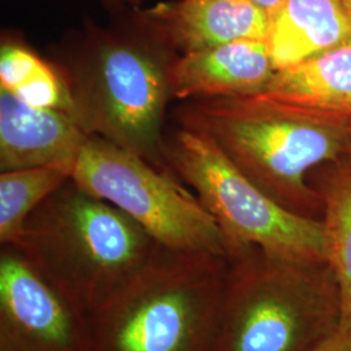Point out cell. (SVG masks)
Returning <instances> with one entry per match:
<instances>
[{"label":"cell","instance_id":"21","mask_svg":"<svg viewBox=\"0 0 351 351\" xmlns=\"http://www.w3.org/2000/svg\"><path fill=\"white\" fill-rule=\"evenodd\" d=\"M350 154H351V121H350Z\"/></svg>","mask_w":351,"mask_h":351},{"label":"cell","instance_id":"9","mask_svg":"<svg viewBox=\"0 0 351 351\" xmlns=\"http://www.w3.org/2000/svg\"><path fill=\"white\" fill-rule=\"evenodd\" d=\"M133 21L176 55L241 39H265L269 11L251 0H172L136 13Z\"/></svg>","mask_w":351,"mask_h":351},{"label":"cell","instance_id":"3","mask_svg":"<svg viewBox=\"0 0 351 351\" xmlns=\"http://www.w3.org/2000/svg\"><path fill=\"white\" fill-rule=\"evenodd\" d=\"M228 256L159 246L90 315V351H213Z\"/></svg>","mask_w":351,"mask_h":351},{"label":"cell","instance_id":"19","mask_svg":"<svg viewBox=\"0 0 351 351\" xmlns=\"http://www.w3.org/2000/svg\"><path fill=\"white\" fill-rule=\"evenodd\" d=\"M106 3H110V4H121V3H130L133 4L134 0H103Z\"/></svg>","mask_w":351,"mask_h":351},{"label":"cell","instance_id":"16","mask_svg":"<svg viewBox=\"0 0 351 351\" xmlns=\"http://www.w3.org/2000/svg\"><path fill=\"white\" fill-rule=\"evenodd\" d=\"M326 262L339 281L341 326L351 329V165L337 171L324 191Z\"/></svg>","mask_w":351,"mask_h":351},{"label":"cell","instance_id":"2","mask_svg":"<svg viewBox=\"0 0 351 351\" xmlns=\"http://www.w3.org/2000/svg\"><path fill=\"white\" fill-rule=\"evenodd\" d=\"M176 53L143 32L88 25L81 47L62 69L71 116L88 134L167 171L164 121L173 98L169 66Z\"/></svg>","mask_w":351,"mask_h":351},{"label":"cell","instance_id":"5","mask_svg":"<svg viewBox=\"0 0 351 351\" xmlns=\"http://www.w3.org/2000/svg\"><path fill=\"white\" fill-rule=\"evenodd\" d=\"M16 246L90 316L160 245L132 217L71 178L29 216Z\"/></svg>","mask_w":351,"mask_h":351},{"label":"cell","instance_id":"4","mask_svg":"<svg viewBox=\"0 0 351 351\" xmlns=\"http://www.w3.org/2000/svg\"><path fill=\"white\" fill-rule=\"evenodd\" d=\"M341 320V290L328 262L247 247L228 255L213 351H310Z\"/></svg>","mask_w":351,"mask_h":351},{"label":"cell","instance_id":"17","mask_svg":"<svg viewBox=\"0 0 351 351\" xmlns=\"http://www.w3.org/2000/svg\"><path fill=\"white\" fill-rule=\"evenodd\" d=\"M310 351H351V329L339 326Z\"/></svg>","mask_w":351,"mask_h":351},{"label":"cell","instance_id":"10","mask_svg":"<svg viewBox=\"0 0 351 351\" xmlns=\"http://www.w3.org/2000/svg\"><path fill=\"white\" fill-rule=\"evenodd\" d=\"M276 68L265 39H241L207 50L177 55L169 66L176 99L259 95Z\"/></svg>","mask_w":351,"mask_h":351},{"label":"cell","instance_id":"13","mask_svg":"<svg viewBox=\"0 0 351 351\" xmlns=\"http://www.w3.org/2000/svg\"><path fill=\"white\" fill-rule=\"evenodd\" d=\"M259 95L303 112L351 121V42L276 71Z\"/></svg>","mask_w":351,"mask_h":351},{"label":"cell","instance_id":"15","mask_svg":"<svg viewBox=\"0 0 351 351\" xmlns=\"http://www.w3.org/2000/svg\"><path fill=\"white\" fill-rule=\"evenodd\" d=\"M73 162L1 172L0 175V242L19 245L26 220L40 203L69 181Z\"/></svg>","mask_w":351,"mask_h":351},{"label":"cell","instance_id":"6","mask_svg":"<svg viewBox=\"0 0 351 351\" xmlns=\"http://www.w3.org/2000/svg\"><path fill=\"white\" fill-rule=\"evenodd\" d=\"M167 171L193 189L220 226L226 256L258 247L277 258L326 262L323 221L293 213L254 185L206 134L180 128L165 137Z\"/></svg>","mask_w":351,"mask_h":351},{"label":"cell","instance_id":"18","mask_svg":"<svg viewBox=\"0 0 351 351\" xmlns=\"http://www.w3.org/2000/svg\"><path fill=\"white\" fill-rule=\"evenodd\" d=\"M251 1L256 3L258 5L263 7V8L268 10V11H272L274 8H276L277 5H278L282 0H251Z\"/></svg>","mask_w":351,"mask_h":351},{"label":"cell","instance_id":"8","mask_svg":"<svg viewBox=\"0 0 351 351\" xmlns=\"http://www.w3.org/2000/svg\"><path fill=\"white\" fill-rule=\"evenodd\" d=\"M90 316L14 245L0 251V350L90 351Z\"/></svg>","mask_w":351,"mask_h":351},{"label":"cell","instance_id":"14","mask_svg":"<svg viewBox=\"0 0 351 351\" xmlns=\"http://www.w3.org/2000/svg\"><path fill=\"white\" fill-rule=\"evenodd\" d=\"M0 88L29 106L71 114L72 99L62 69L14 38L1 40Z\"/></svg>","mask_w":351,"mask_h":351},{"label":"cell","instance_id":"1","mask_svg":"<svg viewBox=\"0 0 351 351\" xmlns=\"http://www.w3.org/2000/svg\"><path fill=\"white\" fill-rule=\"evenodd\" d=\"M178 124L206 134L241 173L277 203L313 217L317 194L304 176L350 154V121L303 112L262 95L193 99Z\"/></svg>","mask_w":351,"mask_h":351},{"label":"cell","instance_id":"12","mask_svg":"<svg viewBox=\"0 0 351 351\" xmlns=\"http://www.w3.org/2000/svg\"><path fill=\"white\" fill-rule=\"evenodd\" d=\"M276 71L351 42V8L345 0H282L269 11L265 37Z\"/></svg>","mask_w":351,"mask_h":351},{"label":"cell","instance_id":"20","mask_svg":"<svg viewBox=\"0 0 351 351\" xmlns=\"http://www.w3.org/2000/svg\"><path fill=\"white\" fill-rule=\"evenodd\" d=\"M345 1H346V3H348V4H349V5H350V8H351V0H345Z\"/></svg>","mask_w":351,"mask_h":351},{"label":"cell","instance_id":"11","mask_svg":"<svg viewBox=\"0 0 351 351\" xmlns=\"http://www.w3.org/2000/svg\"><path fill=\"white\" fill-rule=\"evenodd\" d=\"M88 136L69 113L26 104L0 88V171L75 163Z\"/></svg>","mask_w":351,"mask_h":351},{"label":"cell","instance_id":"22","mask_svg":"<svg viewBox=\"0 0 351 351\" xmlns=\"http://www.w3.org/2000/svg\"><path fill=\"white\" fill-rule=\"evenodd\" d=\"M0 351H8V350H0Z\"/></svg>","mask_w":351,"mask_h":351},{"label":"cell","instance_id":"7","mask_svg":"<svg viewBox=\"0 0 351 351\" xmlns=\"http://www.w3.org/2000/svg\"><path fill=\"white\" fill-rule=\"evenodd\" d=\"M72 180L132 217L163 247L226 255L224 234L197 195L169 172L107 139L88 136Z\"/></svg>","mask_w":351,"mask_h":351}]
</instances>
